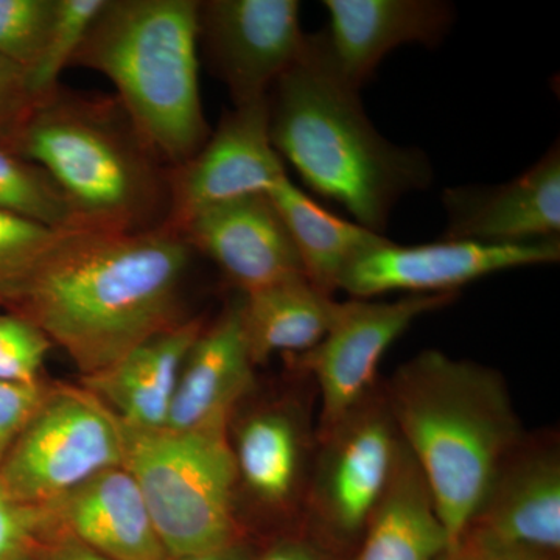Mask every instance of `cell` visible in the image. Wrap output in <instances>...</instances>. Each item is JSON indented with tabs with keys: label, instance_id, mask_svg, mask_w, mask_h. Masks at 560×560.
I'll use <instances>...</instances> for the list:
<instances>
[{
	"label": "cell",
	"instance_id": "8",
	"mask_svg": "<svg viewBox=\"0 0 560 560\" xmlns=\"http://www.w3.org/2000/svg\"><path fill=\"white\" fill-rule=\"evenodd\" d=\"M124 466L120 420L83 386L47 385L38 410L0 464V489L44 506Z\"/></svg>",
	"mask_w": 560,
	"mask_h": 560
},
{
	"label": "cell",
	"instance_id": "20",
	"mask_svg": "<svg viewBox=\"0 0 560 560\" xmlns=\"http://www.w3.org/2000/svg\"><path fill=\"white\" fill-rule=\"evenodd\" d=\"M205 326L202 318H187L142 342L108 370L81 377V386L124 425L136 430L165 429L180 368Z\"/></svg>",
	"mask_w": 560,
	"mask_h": 560
},
{
	"label": "cell",
	"instance_id": "4",
	"mask_svg": "<svg viewBox=\"0 0 560 560\" xmlns=\"http://www.w3.org/2000/svg\"><path fill=\"white\" fill-rule=\"evenodd\" d=\"M14 153L49 173L88 230L149 231L171 217L172 168L116 97L60 84L36 103Z\"/></svg>",
	"mask_w": 560,
	"mask_h": 560
},
{
	"label": "cell",
	"instance_id": "16",
	"mask_svg": "<svg viewBox=\"0 0 560 560\" xmlns=\"http://www.w3.org/2000/svg\"><path fill=\"white\" fill-rule=\"evenodd\" d=\"M442 202L448 215L445 241L526 245L559 238V145L510 183L453 187Z\"/></svg>",
	"mask_w": 560,
	"mask_h": 560
},
{
	"label": "cell",
	"instance_id": "30",
	"mask_svg": "<svg viewBox=\"0 0 560 560\" xmlns=\"http://www.w3.org/2000/svg\"><path fill=\"white\" fill-rule=\"evenodd\" d=\"M43 533V508L13 500L0 489V560L31 558Z\"/></svg>",
	"mask_w": 560,
	"mask_h": 560
},
{
	"label": "cell",
	"instance_id": "33",
	"mask_svg": "<svg viewBox=\"0 0 560 560\" xmlns=\"http://www.w3.org/2000/svg\"><path fill=\"white\" fill-rule=\"evenodd\" d=\"M254 560H335L334 552L313 539L302 526L290 536L280 537Z\"/></svg>",
	"mask_w": 560,
	"mask_h": 560
},
{
	"label": "cell",
	"instance_id": "21",
	"mask_svg": "<svg viewBox=\"0 0 560 560\" xmlns=\"http://www.w3.org/2000/svg\"><path fill=\"white\" fill-rule=\"evenodd\" d=\"M338 305L305 276L243 293V330L254 364L267 363L276 353L296 357L315 348L329 331Z\"/></svg>",
	"mask_w": 560,
	"mask_h": 560
},
{
	"label": "cell",
	"instance_id": "35",
	"mask_svg": "<svg viewBox=\"0 0 560 560\" xmlns=\"http://www.w3.org/2000/svg\"><path fill=\"white\" fill-rule=\"evenodd\" d=\"M171 560H249L248 547L245 541L221 548V550L201 552V555L183 556Z\"/></svg>",
	"mask_w": 560,
	"mask_h": 560
},
{
	"label": "cell",
	"instance_id": "26",
	"mask_svg": "<svg viewBox=\"0 0 560 560\" xmlns=\"http://www.w3.org/2000/svg\"><path fill=\"white\" fill-rule=\"evenodd\" d=\"M68 232H55L0 212V304L9 305L39 261Z\"/></svg>",
	"mask_w": 560,
	"mask_h": 560
},
{
	"label": "cell",
	"instance_id": "14",
	"mask_svg": "<svg viewBox=\"0 0 560 560\" xmlns=\"http://www.w3.org/2000/svg\"><path fill=\"white\" fill-rule=\"evenodd\" d=\"M466 530L506 547L559 558L558 433L523 434L497 467Z\"/></svg>",
	"mask_w": 560,
	"mask_h": 560
},
{
	"label": "cell",
	"instance_id": "19",
	"mask_svg": "<svg viewBox=\"0 0 560 560\" xmlns=\"http://www.w3.org/2000/svg\"><path fill=\"white\" fill-rule=\"evenodd\" d=\"M331 61L350 86L371 79L383 58L407 44H440L453 24V7L440 0H324Z\"/></svg>",
	"mask_w": 560,
	"mask_h": 560
},
{
	"label": "cell",
	"instance_id": "28",
	"mask_svg": "<svg viewBox=\"0 0 560 560\" xmlns=\"http://www.w3.org/2000/svg\"><path fill=\"white\" fill-rule=\"evenodd\" d=\"M54 348L32 320L10 312L0 315V382L35 385Z\"/></svg>",
	"mask_w": 560,
	"mask_h": 560
},
{
	"label": "cell",
	"instance_id": "29",
	"mask_svg": "<svg viewBox=\"0 0 560 560\" xmlns=\"http://www.w3.org/2000/svg\"><path fill=\"white\" fill-rule=\"evenodd\" d=\"M27 69L0 55V147L13 151L35 109Z\"/></svg>",
	"mask_w": 560,
	"mask_h": 560
},
{
	"label": "cell",
	"instance_id": "5",
	"mask_svg": "<svg viewBox=\"0 0 560 560\" xmlns=\"http://www.w3.org/2000/svg\"><path fill=\"white\" fill-rule=\"evenodd\" d=\"M198 0H106L70 62L114 84L140 138L172 171L210 136L198 75Z\"/></svg>",
	"mask_w": 560,
	"mask_h": 560
},
{
	"label": "cell",
	"instance_id": "17",
	"mask_svg": "<svg viewBox=\"0 0 560 560\" xmlns=\"http://www.w3.org/2000/svg\"><path fill=\"white\" fill-rule=\"evenodd\" d=\"M256 389L242 323V298L206 323L184 360L165 429L178 433L228 431L232 415Z\"/></svg>",
	"mask_w": 560,
	"mask_h": 560
},
{
	"label": "cell",
	"instance_id": "2",
	"mask_svg": "<svg viewBox=\"0 0 560 560\" xmlns=\"http://www.w3.org/2000/svg\"><path fill=\"white\" fill-rule=\"evenodd\" d=\"M267 103L280 160L366 230L382 234L396 202L433 179L425 154L393 145L375 130L359 90L335 68L324 33L307 36L300 60L276 81Z\"/></svg>",
	"mask_w": 560,
	"mask_h": 560
},
{
	"label": "cell",
	"instance_id": "24",
	"mask_svg": "<svg viewBox=\"0 0 560 560\" xmlns=\"http://www.w3.org/2000/svg\"><path fill=\"white\" fill-rule=\"evenodd\" d=\"M0 212L55 232L88 230L49 173L3 147H0Z\"/></svg>",
	"mask_w": 560,
	"mask_h": 560
},
{
	"label": "cell",
	"instance_id": "32",
	"mask_svg": "<svg viewBox=\"0 0 560 560\" xmlns=\"http://www.w3.org/2000/svg\"><path fill=\"white\" fill-rule=\"evenodd\" d=\"M441 560H559V558L537 555L522 548L506 547L466 530L455 544L448 547Z\"/></svg>",
	"mask_w": 560,
	"mask_h": 560
},
{
	"label": "cell",
	"instance_id": "10",
	"mask_svg": "<svg viewBox=\"0 0 560 560\" xmlns=\"http://www.w3.org/2000/svg\"><path fill=\"white\" fill-rule=\"evenodd\" d=\"M456 294L340 302L326 337L308 352L289 357L291 371L315 383L318 430L337 422L381 383L378 368L383 357L416 319L447 307Z\"/></svg>",
	"mask_w": 560,
	"mask_h": 560
},
{
	"label": "cell",
	"instance_id": "23",
	"mask_svg": "<svg viewBox=\"0 0 560 560\" xmlns=\"http://www.w3.org/2000/svg\"><path fill=\"white\" fill-rule=\"evenodd\" d=\"M268 195L296 246L305 278L331 296L352 261L388 241L323 208L291 183L289 175L278 180Z\"/></svg>",
	"mask_w": 560,
	"mask_h": 560
},
{
	"label": "cell",
	"instance_id": "34",
	"mask_svg": "<svg viewBox=\"0 0 560 560\" xmlns=\"http://www.w3.org/2000/svg\"><path fill=\"white\" fill-rule=\"evenodd\" d=\"M32 560H110L68 534L44 533Z\"/></svg>",
	"mask_w": 560,
	"mask_h": 560
},
{
	"label": "cell",
	"instance_id": "11",
	"mask_svg": "<svg viewBox=\"0 0 560 560\" xmlns=\"http://www.w3.org/2000/svg\"><path fill=\"white\" fill-rule=\"evenodd\" d=\"M298 0H208L198 25L210 70L234 106L267 101L305 49Z\"/></svg>",
	"mask_w": 560,
	"mask_h": 560
},
{
	"label": "cell",
	"instance_id": "27",
	"mask_svg": "<svg viewBox=\"0 0 560 560\" xmlns=\"http://www.w3.org/2000/svg\"><path fill=\"white\" fill-rule=\"evenodd\" d=\"M58 0H0V55L28 70L46 49Z\"/></svg>",
	"mask_w": 560,
	"mask_h": 560
},
{
	"label": "cell",
	"instance_id": "22",
	"mask_svg": "<svg viewBox=\"0 0 560 560\" xmlns=\"http://www.w3.org/2000/svg\"><path fill=\"white\" fill-rule=\"evenodd\" d=\"M451 545L429 485L404 445L393 481L353 560H441Z\"/></svg>",
	"mask_w": 560,
	"mask_h": 560
},
{
	"label": "cell",
	"instance_id": "3",
	"mask_svg": "<svg viewBox=\"0 0 560 560\" xmlns=\"http://www.w3.org/2000/svg\"><path fill=\"white\" fill-rule=\"evenodd\" d=\"M382 386L453 545L497 467L526 433L508 383L493 368L429 349L400 364Z\"/></svg>",
	"mask_w": 560,
	"mask_h": 560
},
{
	"label": "cell",
	"instance_id": "9",
	"mask_svg": "<svg viewBox=\"0 0 560 560\" xmlns=\"http://www.w3.org/2000/svg\"><path fill=\"white\" fill-rule=\"evenodd\" d=\"M253 394V393H250ZM232 415L230 438L237 471L238 511L249 510L300 528L318 444V422L302 397L253 401Z\"/></svg>",
	"mask_w": 560,
	"mask_h": 560
},
{
	"label": "cell",
	"instance_id": "36",
	"mask_svg": "<svg viewBox=\"0 0 560 560\" xmlns=\"http://www.w3.org/2000/svg\"><path fill=\"white\" fill-rule=\"evenodd\" d=\"M24 560H32V556H31V558H27V559H24Z\"/></svg>",
	"mask_w": 560,
	"mask_h": 560
},
{
	"label": "cell",
	"instance_id": "12",
	"mask_svg": "<svg viewBox=\"0 0 560 560\" xmlns=\"http://www.w3.org/2000/svg\"><path fill=\"white\" fill-rule=\"evenodd\" d=\"M559 238L526 245L445 241L400 246L386 241L366 250L342 272L338 290L352 300L386 293H458L460 287L497 272L556 264Z\"/></svg>",
	"mask_w": 560,
	"mask_h": 560
},
{
	"label": "cell",
	"instance_id": "31",
	"mask_svg": "<svg viewBox=\"0 0 560 560\" xmlns=\"http://www.w3.org/2000/svg\"><path fill=\"white\" fill-rule=\"evenodd\" d=\"M46 390L43 382L35 385L0 382V464L38 410Z\"/></svg>",
	"mask_w": 560,
	"mask_h": 560
},
{
	"label": "cell",
	"instance_id": "6",
	"mask_svg": "<svg viewBox=\"0 0 560 560\" xmlns=\"http://www.w3.org/2000/svg\"><path fill=\"white\" fill-rule=\"evenodd\" d=\"M121 433L124 467L138 482L171 559L245 541L228 431L178 433L121 423Z\"/></svg>",
	"mask_w": 560,
	"mask_h": 560
},
{
	"label": "cell",
	"instance_id": "18",
	"mask_svg": "<svg viewBox=\"0 0 560 560\" xmlns=\"http://www.w3.org/2000/svg\"><path fill=\"white\" fill-rule=\"evenodd\" d=\"M40 508L44 533L68 534L105 558L171 560L138 482L124 466L103 470Z\"/></svg>",
	"mask_w": 560,
	"mask_h": 560
},
{
	"label": "cell",
	"instance_id": "13",
	"mask_svg": "<svg viewBox=\"0 0 560 560\" xmlns=\"http://www.w3.org/2000/svg\"><path fill=\"white\" fill-rule=\"evenodd\" d=\"M287 175L272 147L268 103L234 106L194 158L171 171V217L180 228L201 210L268 194Z\"/></svg>",
	"mask_w": 560,
	"mask_h": 560
},
{
	"label": "cell",
	"instance_id": "7",
	"mask_svg": "<svg viewBox=\"0 0 560 560\" xmlns=\"http://www.w3.org/2000/svg\"><path fill=\"white\" fill-rule=\"evenodd\" d=\"M404 442L382 383L318 430L301 526L331 552L359 548L388 490Z\"/></svg>",
	"mask_w": 560,
	"mask_h": 560
},
{
	"label": "cell",
	"instance_id": "1",
	"mask_svg": "<svg viewBox=\"0 0 560 560\" xmlns=\"http://www.w3.org/2000/svg\"><path fill=\"white\" fill-rule=\"evenodd\" d=\"M195 254L168 223L138 232H68L9 307L90 377L187 319L183 289Z\"/></svg>",
	"mask_w": 560,
	"mask_h": 560
},
{
	"label": "cell",
	"instance_id": "25",
	"mask_svg": "<svg viewBox=\"0 0 560 560\" xmlns=\"http://www.w3.org/2000/svg\"><path fill=\"white\" fill-rule=\"evenodd\" d=\"M105 3L106 0H58L46 49L35 68L28 70V86L36 103L60 86L62 70L70 68Z\"/></svg>",
	"mask_w": 560,
	"mask_h": 560
},
{
	"label": "cell",
	"instance_id": "15",
	"mask_svg": "<svg viewBox=\"0 0 560 560\" xmlns=\"http://www.w3.org/2000/svg\"><path fill=\"white\" fill-rule=\"evenodd\" d=\"M180 231L242 293L305 276L300 254L270 195L238 198L201 210Z\"/></svg>",
	"mask_w": 560,
	"mask_h": 560
}]
</instances>
